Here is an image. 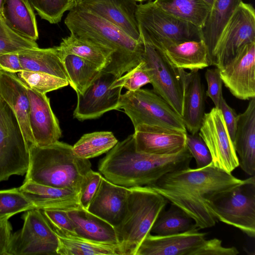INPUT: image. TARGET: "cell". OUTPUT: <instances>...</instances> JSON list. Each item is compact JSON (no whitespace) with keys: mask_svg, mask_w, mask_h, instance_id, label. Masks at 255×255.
<instances>
[{"mask_svg":"<svg viewBox=\"0 0 255 255\" xmlns=\"http://www.w3.org/2000/svg\"><path fill=\"white\" fill-rule=\"evenodd\" d=\"M244 180L215 167L212 162L201 168L189 167L167 173L148 186L189 216L199 230L213 227L217 222L208 201Z\"/></svg>","mask_w":255,"mask_h":255,"instance_id":"6da1fadb","label":"cell"},{"mask_svg":"<svg viewBox=\"0 0 255 255\" xmlns=\"http://www.w3.org/2000/svg\"><path fill=\"white\" fill-rule=\"evenodd\" d=\"M192 158L187 148L169 156L138 152L132 134L108 151L98 169L105 178L120 186H150L167 173L189 167Z\"/></svg>","mask_w":255,"mask_h":255,"instance_id":"7a4b0ae2","label":"cell"},{"mask_svg":"<svg viewBox=\"0 0 255 255\" xmlns=\"http://www.w3.org/2000/svg\"><path fill=\"white\" fill-rule=\"evenodd\" d=\"M67 28L80 37L104 45L114 52L111 63L104 69L120 77L142 59L144 45L119 27L80 4L70 10L64 20Z\"/></svg>","mask_w":255,"mask_h":255,"instance_id":"3957f363","label":"cell"},{"mask_svg":"<svg viewBox=\"0 0 255 255\" xmlns=\"http://www.w3.org/2000/svg\"><path fill=\"white\" fill-rule=\"evenodd\" d=\"M30 160L25 180L80 193L83 176L90 169L89 159L76 156L72 146L58 141L29 150Z\"/></svg>","mask_w":255,"mask_h":255,"instance_id":"277c9868","label":"cell"},{"mask_svg":"<svg viewBox=\"0 0 255 255\" xmlns=\"http://www.w3.org/2000/svg\"><path fill=\"white\" fill-rule=\"evenodd\" d=\"M167 201L148 186L128 188L125 215L114 227L121 255H135Z\"/></svg>","mask_w":255,"mask_h":255,"instance_id":"5b68a950","label":"cell"},{"mask_svg":"<svg viewBox=\"0 0 255 255\" xmlns=\"http://www.w3.org/2000/svg\"><path fill=\"white\" fill-rule=\"evenodd\" d=\"M217 220L234 226L251 238L255 236V177L220 193L208 201Z\"/></svg>","mask_w":255,"mask_h":255,"instance_id":"8992f818","label":"cell"},{"mask_svg":"<svg viewBox=\"0 0 255 255\" xmlns=\"http://www.w3.org/2000/svg\"><path fill=\"white\" fill-rule=\"evenodd\" d=\"M119 109L124 110L134 128L145 124L187 132L181 116L153 91L146 89L127 91L121 95Z\"/></svg>","mask_w":255,"mask_h":255,"instance_id":"52a82bcc","label":"cell"},{"mask_svg":"<svg viewBox=\"0 0 255 255\" xmlns=\"http://www.w3.org/2000/svg\"><path fill=\"white\" fill-rule=\"evenodd\" d=\"M135 16L140 35L146 39L175 43L203 39L201 29L169 14L154 1L137 4Z\"/></svg>","mask_w":255,"mask_h":255,"instance_id":"ba28073f","label":"cell"},{"mask_svg":"<svg viewBox=\"0 0 255 255\" xmlns=\"http://www.w3.org/2000/svg\"><path fill=\"white\" fill-rule=\"evenodd\" d=\"M29 160V150L17 121L0 99V182L13 175L26 174Z\"/></svg>","mask_w":255,"mask_h":255,"instance_id":"9c48e42d","label":"cell"},{"mask_svg":"<svg viewBox=\"0 0 255 255\" xmlns=\"http://www.w3.org/2000/svg\"><path fill=\"white\" fill-rule=\"evenodd\" d=\"M255 41V10L241 1L222 29L212 52L211 66L218 69L245 44Z\"/></svg>","mask_w":255,"mask_h":255,"instance_id":"30bf717a","label":"cell"},{"mask_svg":"<svg viewBox=\"0 0 255 255\" xmlns=\"http://www.w3.org/2000/svg\"><path fill=\"white\" fill-rule=\"evenodd\" d=\"M22 218L23 226L11 234L6 255H57V236L41 210H27Z\"/></svg>","mask_w":255,"mask_h":255,"instance_id":"8fae6325","label":"cell"},{"mask_svg":"<svg viewBox=\"0 0 255 255\" xmlns=\"http://www.w3.org/2000/svg\"><path fill=\"white\" fill-rule=\"evenodd\" d=\"M141 39L144 45L142 61L153 91L181 117L182 88L179 69L173 66L159 50Z\"/></svg>","mask_w":255,"mask_h":255,"instance_id":"7c38bea8","label":"cell"},{"mask_svg":"<svg viewBox=\"0 0 255 255\" xmlns=\"http://www.w3.org/2000/svg\"><path fill=\"white\" fill-rule=\"evenodd\" d=\"M119 78L114 73L102 70L83 93H77L74 118L84 121L97 119L107 112L117 110L123 88H112V85Z\"/></svg>","mask_w":255,"mask_h":255,"instance_id":"4fadbf2b","label":"cell"},{"mask_svg":"<svg viewBox=\"0 0 255 255\" xmlns=\"http://www.w3.org/2000/svg\"><path fill=\"white\" fill-rule=\"evenodd\" d=\"M198 134L207 146L215 167L232 173L239 166L234 143L220 109L214 107L205 113Z\"/></svg>","mask_w":255,"mask_h":255,"instance_id":"5bb4252c","label":"cell"},{"mask_svg":"<svg viewBox=\"0 0 255 255\" xmlns=\"http://www.w3.org/2000/svg\"><path fill=\"white\" fill-rule=\"evenodd\" d=\"M223 83L236 98L255 97V41L244 45L219 69Z\"/></svg>","mask_w":255,"mask_h":255,"instance_id":"9a60e30c","label":"cell"},{"mask_svg":"<svg viewBox=\"0 0 255 255\" xmlns=\"http://www.w3.org/2000/svg\"><path fill=\"white\" fill-rule=\"evenodd\" d=\"M133 133L137 151L159 156H169L186 148L187 132L164 127L141 124Z\"/></svg>","mask_w":255,"mask_h":255,"instance_id":"2e32d148","label":"cell"},{"mask_svg":"<svg viewBox=\"0 0 255 255\" xmlns=\"http://www.w3.org/2000/svg\"><path fill=\"white\" fill-rule=\"evenodd\" d=\"M29 101V123L35 146L44 147L59 141L62 131L46 94L26 85Z\"/></svg>","mask_w":255,"mask_h":255,"instance_id":"e0dca14e","label":"cell"},{"mask_svg":"<svg viewBox=\"0 0 255 255\" xmlns=\"http://www.w3.org/2000/svg\"><path fill=\"white\" fill-rule=\"evenodd\" d=\"M198 229L167 236L149 234L135 255H195L205 240L206 233Z\"/></svg>","mask_w":255,"mask_h":255,"instance_id":"ac0fdd59","label":"cell"},{"mask_svg":"<svg viewBox=\"0 0 255 255\" xmlns=\"http://www.w3.org/2000/svg\"><path fill=\"white\" fill-rule=\"evenodd\" d=\"M0 99L13 112L28 150L35 146L29 123V101L26 86L16 74L0 70Z\"/></svg>","mask_w":255,"mask_h":255,"instance_id":"d6986e66","label":"cell"},{"mask_svg":"<svg viewBox=\"0 0 255 255\" xmlns=\"http://www.w3.org/2000/svg\"><path fill=\"white\" fill-rule=\"evenodd\" d=\"M141 37L159 50L176 68L200 70L211 66L210 54L203 39L175 43Z\"/></svg>","mask_w":255,"mask_h":255,"instance_id":"ffe728a7","label":"cell"},{"mask_svg":"<svg viewBox=\"0 0 255 255\" xmlns=\"http://www.w3.org/2000/svg\"><path fill=\"white\" fill-rule=\"evenodd\" d=\"M182 88L181 118L190 134L198 133L205 114V91L199 70L179 69Z\"/></svg>","mask_w":255,"mask_h":255,"instance_id":"44dd1931","label":"cell"},{"mask_svg":"<svg viewBox=\"0 0 255 255\" xmlns=\"http://www.w3.org/2000/svg\"><path fill=\"white\" fill-rule=\"evenodd\" d=\"M136 2L134 0H83L79 4L115 24L134 40H140Z\"/></svg>","mask_w":255,"mask_h":255,"instance_id":"7402d4cb","label":"cell"},{"mask_svg":"<svg viewBox=\"0 0 255 255\" xmlns=\"http://www.w3.org/2000/svg\"><path fill=\"white\" fill-rule=\"evenodd\" d=\"M128 192V188L114 184L102 176L87 210L116 227L125 215Z\"/></svg>","mask_w":255,"mask_h":255,"instance_id":"603a6c76","label":"cell"},{"mask_svg":"<svg viewBox=\"0 0 255 255\" xmlns=\"http://www.w3.org/2000/svg\"><path fill=\"white\" fill-rule=\"evenodd\" d=\"M19 189L35 209L69 211L82 208L79 202V193L69 189L55 188L24 180Z\"/></svg>","mask_w":255,"mask_h":255,"instance_id":"cb8c5ba5","label":"cell"},{"mask_svg":"<svg viewBox=\"0 0 255 255\" xmlns=\"http://www.w3.org/2000/svg\"><path fill=\"white\" fill-rule=\"evenodd\" d=\"M234 145L239 166L250 176L255 174V97L246 110L238 115Z\"/></svg>","mask_w":255,"mask_h":255,"instance_id":"d4e9b609","label":"cell"},{"mask_svg":"<svg viewBox=\"0 0 255 255\" xmlns=\"http://www.w3.org/2000/svg\"><path fill=\"white\" fill-rule=\"evenodd\" d=\"M67 211L78 237L119 245L115 229L110 223L82 208Z\"/></svg>","mask_w":255,"mask_h":255,"instance_id":"484cf974","label":"cell"},{"mask_svg":"<svg viewBox=\"0 0 255 255\" xmlns=\"http://www.w3.org/2000/svg\"><path fill=\"white\" fill-rule=\"evenodd\" d=\"M56 47L62 61L68 55H75L88 60L101 70L111 63L114 53L112 50L104 45L72 33L63 38Z\"/></svg>","mask_w":255,"mask_h":255,"instance_id":"4316f807","label":"cell"},{"mask_svg":"<svg viewBox=\"0 0 255 255\" xmlns=\"http://www.w3.org/2000/svg\"><path fill=\"white\" fill-rule=\"evenodd\" d=\"M18 55L23 70L46 73L69 82L63 62L56 46L28 49L18 52Z\"/></svg>","mask_w":255,"mask_h":255,"instance_id":"83f0119b","label":"cell"},{"mask_svg":"<svg viewBox=\"0 0 255 255\" xmlns=\"http://www.w3.org/2000/svg\"><path fill=\"white\" fill-rule=\"evenodd\" d=\"M3 17L12 29L23 36L35 41L38 38L36 17L29 0H5Z\"/></svg>","mask_w":255,"mask_h":255,"instance_id":"f1b7e54d","label":"cell"},{"mask_svg":"<svg viewBox=\"0 0 255 255\" xmlns=\"http://www.w3.org/2000/svg\"><path fill=\"white\" fill-rule=\"evenodd\" d=\"M172 16L202 29L211 10L204 0H154Z\"/></svg>","mask_w":255,"mask_h":255,"instance_id":"f546056e","label":"cell"},{"mask_svg":"<svg viewBox=\"0 0 255 255\" xmlns=\"http://www.w3.org/2000/svg\"><path fill=\"white\" fill-rule=\"evenodd\" d=\"M242 0H214L209 15L202 29L210 56L219 36L229 18Z\"/></svg>","mask_w":255,"mask_h":255,"instance_id":"4dcf8cb0","label":"cell"},{"mask_svg":"<svg viewBox=\"0 0 255 255\" xmlns=\"http://www.w3.org/2000/svg\"><path fill=\"white\" fill-rule=\"evenodd\" d=\"M57 236L58 255H121L118 245L97 242L78 236Z\"/></svg>","mask_w":255,"mask_h":255,"instance_id":"1f68e13d","label":"cell"},{"mask_svg":"<svg viewBox=\"0 0 255 255\" xmlns=\"http://www.w3.org/2000/svg\"><path fill=\"white\" fill-rule=\"evenodd\" d=\"M70 86L77 93H83L97 78L102 70L88 60L75 55L63 59Z\"/></svg>","mask_w":255,"mask_h":255,"instance_id":"d6a6232c","label":"cell"},{"mask_svg":"<svg viewBox=\"0 0 255 255\" xmlns=\"http://www.w3.org/2000/svg\"><path fill=\"white\" fill-rule=\"evenodd\" d=\"M197 229L194 220L179 207L171 204L160 213L150 230L155 235L167 236Z\"/></svg>","mask_w":255,"mask_h":255,"instance_id":"836d02e7","label":"cell"},{"mask_svg":"<svg viewBox=\"0 0 255 255\" xmlns=\"http://www.w3.org/2000/svg\"><path fill=\"white\" fill-rule=\"evenodd\" d=\"M118 142L111 131H95L83 134L72 146V149L78 157L89 159L108 152Z\"/></svg>","mask_w":255,"mask_h":255,"instance_id":"e575fe53","label":"cell"},{"mask_svg":"<svg viewBox=\"0 0 255 255\" xmlns=\"http://www.w3.org/2000/svg\"><path fill=\"white\" fill-rule=\"evenodd\" d=\"M16 74L30 89L43 94L69 84L66 79L44 72L23 70Z\"/></svg>","mask_w":255,"mask_h":255,"instance_id":"d590c367","label":"cell"},{"mask_svg":"<svg viewBox=\"0 0 255 255\" xmlns=\"http://www.w3.org/2000/svg\"><path fill=\"white\" fill-rule=\"evenodd\" d=\"M35 209L18 188L0 190V220H8L22 212Z\"/></svg>","mask_w":255,"mask_h":255,"instance_id":"8d00e7d4","label":"cell"},{"mask_svg":"<svg viewBox=\"0 0 255 255\" xmlns=\"http://www.w3.org/2000/svg\"><path fill=\"white\" fill-rule=\"evenodd\" d=\"M38 47L35 41L28 39L12 29L0 16V55Z\"/></svg>","mask_w":255,"mask_h":255,"instance_id":"74e56055","label":"cell"},{"mask_svg":"<svg viewBox=\"0 0 255 255\" xmlns=\"http://www.w3.org/2000/svg\"><path fill=\"white\" fill-rule=\"evenodd\" d=\"M40 17L51 24L59 23L67 11L77 4L75 0H29Z\"/></svg>","mask_w":255,"mask_h":255,"instance_id":"f35d334b","label":"cell"},{"mask_svg":"<svg viewBox=\"0 0 255 255\" xmlns=\"http://www.w3.org/2000/svg\"><path fill=\"white\" fill-rule=\"evenodd\" d=\"M47 222L58 236H78L67 211L58 209L40 210Z\"/></svg>","mask_w":255,"mask_h":255,"instance_id":"ab89813d","label":"cell"},{"mask_svg":"<svg viewBox=\"0 0 255 255\" xmlns=\"http://www.w3.org/2000/svg\"><path fill=\"white\" fill-rule=\"evenodd\" d=\"M150 83V80L141 61L137 66L118 78L112 84V88L121 87L129 91H135L143 86Z\"/></svg>","mask_w":255,"mask_h":255,"instance_id":"60d3db41","label":"cell"},{"mask_svg":"<svg viewBox=\"0 0 255 255\" xmlns=\"http://www.w3.org/2000/svg\"><path fill=\"white\" fill-rule=\"evenodd\" d=\"M186 146L196 162L197 168L204 167L212 162L210 152L198 133L186 134Z\"/></svg>","mask_w":255,"mask_h":255,"instance_id":"b9f144b4","label":"cell"},{"mask_svg":"<svg viewBox=\"0 0 255 255\" xmlns=\"http://www.w3.org/2000/svg\"><path fill=\"white\" fill-rule=\"evenodd\" d=\"M102 176L90 169L83 176L80 185L79 202L87 210L100 186Z\"/></svg>","mask_w":255,"mask_h":255,"instance_id":"7bdbcfd3","label":"cell"},{"mask_svg":"<svg viewBox=\"0 0 255 255\" xmlns=\"http://www.w3.org/2000/svg\"><path fill=\"white\" fill-rule=\"evenodd\" d=\"M208 88L206 95L213 101L215 107L219 108L222 94L223 81L221 78L219 69L218 68L208 69L205 73Z\"/></svg>","mask_w":255,"mask_h":255,"instance_id":"ee69618b","label":"cell"},{"mask_svg":"<svg viewBox=\"0 0 255 255\" xmlns=\"http://www.w3.org/2000/svg\"><path fill=\"white\" fill-rule=\"evenodd\" d=\"M239 252L236 247H224L222 241L217 238L205 239L195 255H237Z\"/></svg>","mask_w":255,"mask_h":255,"instance_id":"f6af8a7d","label":"cell"},{"mask_svg":"<svg viewBox=\"0 0 255 255\" xmlns=\"http://www.w3.org/2000/svg\"><path fill=\"white\" fill-rule=\"evenodd\" d=\"M219 109L222 112L229 135L234 143L238 115L235 110L227 104L223 97L221 99Z\"/></svg>","mask_w":255,"mask_h":255,"instance_id":"bcb514c9","label":"cell"},{"mask_svg":"<svg viewBox=\"0 0 255 255\" xmlns=\"http://www.w3.org/2000/svg\"><path fill=\"white\" fill-rule=\"evenodd\" d=\"M0 70L15 74L23 71L18 53L0 55Z\"/></svg>","mask_w":255,"mask_h":255,"instance_id":"7dc6e473","label":"cell"},{"mask_svg":"<svg viewBox=\"0 0 255 255\" xmlns=\"http://www.w3.org/2000/svg\"><path fill=\"white\" fill-rule=\"evenodd\" d=\"M12 227L8 220H0V255H6Z\"/></svg>","mask_w":255,"mask_h":255,"instance_id":"c3c4849f","label":"cell"},{"mask_svg":"<svg viewBox=\"0 0 255 255\" xmlns=\"http://www.w3.org/2000/svg\"><path fill=\"white\" fill-rule=\"evenodd\" d=\"M4 0H0V16L2 17H3V7Z\"/></svg>","mask_w":255,"mask_h":255,"instance_id":"681fc988","label":"cell"},{"mask_svg":"<svg viewBox=\"0 0 255 255\" xmlns=\"http://www.w3.org/2000/svg\"><path fill=\"white\" fill-rule=\"evenodd\" d=\"M211 8L213 5L214 0H204Z\"/></svg>","mask_w":255,"mask_h":255,"instance_id":"f907efd6","label":"cell"},{"mask_svg":"<svg viewBox=\"0 0 255 255\" xmlns=\"http://www.w3.org/2000/svg\"><path fill=\"white\" fill-rule=\"evenodd\" d=\"M77 4H79L80 3H81V2L83 0H75Z\"/></svg>","mask_w":255,"mask_h":255,"instance_id":"816d5d0a","label":"cell"},{"mask_svg":"<svg viewBox=\"0 0 255 255\" xmlns=\"http://www.w3.org/2000/svg\"><path fill=\"white\" fill-rule=\"evenodd\" d=\"M134 0L136 2H142V1H146V0L151 1L152 0Z\"/></svg>","mask_w":255,"mask_h":255,"instance_id":"f5cc1de1","label":"cell"}]
</instances>
